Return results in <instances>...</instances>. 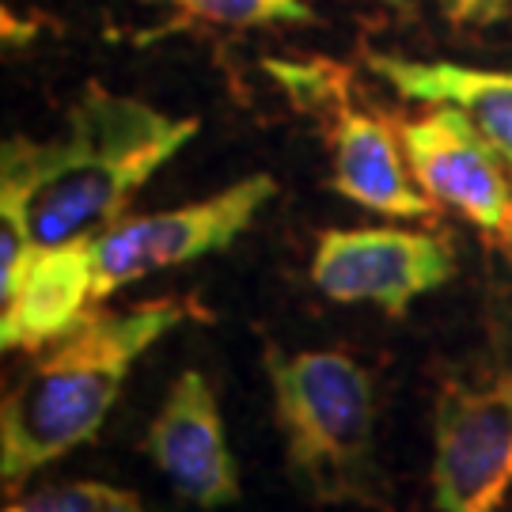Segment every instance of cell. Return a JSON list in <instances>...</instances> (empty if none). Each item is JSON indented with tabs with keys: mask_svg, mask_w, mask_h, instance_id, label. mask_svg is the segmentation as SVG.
I'll list each match as a JSON object with an SVG mask.
<instances>
[{
	"mask_svg": "<svg viewBox=\"0 0 512 512\" xmlns=\"http://www.w3.org/2000/svg\"><path fill=\"white\" fill-rule=\"evenodd\" d=\"M198 129V118L88 84L54 137L4 141L0 205L16 209L38 251L88 243L122 220L137 190Z\"/></svg>",
	"mask_w": 512,
	"mask_h": 512,
	"instance_id": "cell-1",
	"label": "cell"
},
{
	"mask_svg": "<svg viewBox=\"0 0 512 512\" xmlns=\"http://www.w3.org/2000/svg\"><path fill=\"white\" fill-rule=\"evenodd\" d=\"M186 315H194L186 300H152L114 315H92L69 338L42 349L0 406L4 486L12 490L46 463L88 444L118 403L133 361Z\"/></svg>",
	"mask_w": 512,
	"mask_h": 512,
	"instance_id": "cell-2",
	"label": "cell"
},
{
	"mask_svg": "<svg viewBox=\"0 0 512 512\" xmlns=\"http://www.w3.org/2000/svg\"><path fill=\"white\" fill-rule=\"evenodd\" d=\"M285 471L315 505H387L376 467V384L342 349L266 346Z\"/></svg>",
	"mask_w": 512,
	"mask_h": 512,
	"instance_id": "cell-3",
	"label": "cell"
},
{
	"mask_svg": "<svg viewBox=\"0 0 512 512\" xmlns=\"http://www.w3.org/2000/svg\"><path fill=\"white\" fill-rule=\"evenodd\" d=\"M274 194L277 183L270 175H247L202 202L179 205L167 213L122 217L118 224H110L107 232L88 239L95 266V300H107L148 274L228 251Z\"/></svg>",
	"mask_w": 512,
	"mask_h": 512,
	"instance_id": "cell-4",
	"label": "cell"
},
{
	"mask_svg": "<svg viewBox=\"0 0 512 512\" xmlns=\"http://www.w3.org/2000/svg\"><path fill=\"white\" fill-rule=\"evenodd\" d=\"M437 512H497L512 494V368L486 384H448L433 410Z\"/></svg>",
	"mask_w": 512,
	"mask_h": 512,
	"instance_id": "cell-5",
	"label": "cell"
},
{
	"mask_svg": "<svg viewBox=\"0 0 512 512\" xmlns=\"http://www.w3.org/2000/svg\"><path fill=\"white\" fill-rule=\"evenodd\" d=\"M456 277L448 239L410 228H327L311 255V285L334 304L403 315L418 296Z\"/></svg>",
	"mask_w": 512,
	"mask_h": 512,
	"instance_id": "cell-6",
	"label": "cell"
},
{
	"mask_svg": "<svg viewBox=\"0 0 512 512\" xmlns=\"http://www.w3.org/2000/svg\"><path fill=\"white\" fill-rule=\"evenodd\" d=\"M418 186L486 236L512 243V171L456 107H433L399 126Z\"/></svg>",
	"mask_w": 512,
	"mask_h": 512,
	"instance_id": "cell-7",
	"label": "cell"
},
{
	"mask_svg": "<svg viewBox=\"0 0 512 512\" xmlns=\"http://www.w3.org/2000/svg\"><path fill=\"white\" fill-rule=\"evenodd\" d=\"M145 452L186 505L224 509L239 501V463L224 440L213 387L198 368H186L167 387L152 414Z\"/></svg>",
	"mask_w": 512,
	"mask_h": 512,
	"instance_id": "cell-8",
	"label": "cell"
},
{
	"mask_svg": "<svg viewBox=\"0 0 512 512\" xmlns=\"http://www.w3.org/2000/svg\"><path fill=\"white\" fill-rule=\"evenodd\" d=\"M338 88L323 99L330 145V190L349 198L353 205H361V209L384 213V217H433L437 202L414 179L399 126H391L380 114L357 110L342 99Z\"/></svg>",
	"mask_w": 512,
	"mask_h": 512,
	"instance_id": "cell-9",
	"label": "cell"
},
{
	"mask_svg": "<svg viewBox=\"0 0 512 512\" xmlns=\"http://www.w3.org/2000/svg\"><path fill=\"white\" fill-rule=\"evenodd\" d=\"M95 304V266L88 243L38 251L16 296L0 304V346L42 353L88 323Z\"/></svg>",
	"mask_w": 512,
	"mask_h": 512,
	"instance_id": "cell-10",
	"label": "cell"
},
{
	"mask_svg": "<svg viewBox=\"0 0 512 512\" xmlns=\"http://www.w3.org/2000/svg\"><path fill=\"white\" fill-rule=\"evenodd\" d=\"M365 65L410 103L456 107L512 171V69H467L399 54H368Z\"/></svg>",
	"mask_w": 512,
	"mask_h": 512,
	"instance_id": "cell-11",
	"label": "cell"
},
{
	"mask_svg": "<svg viewBox=\"0 0 512 512\" xmlns=\"http://www.w3.org/2000/svg\"><path fill=\"white\" fill-rule=\"evenodd\" d=\"M179 19L228 27V31H258V27H311L319 23L308 0H167Z\"/></svg>",
	"mask_w": 512,
	"mask_h": 512,
	"instance_id": "cell-12",
	"label": "cell"
},
{
	"mask_svg": "<svg viewBox=\"0 0 512 512\" xmlns=\"http://www.w3.org/2000/svg\"><path fill=\"white\" fill-rule=\"evenodd\" d=\"M4 512H145L141 497L122 490V486H107V482H61V486H46L27 497L8 501Z\"/></svg>",
	"mask_w": 512,
	"mask_h": 512,
	"instance_id": "cell-13",
	"label": "cell"
},
{
	"mask_svg": "<svg viewBox=\"0 0 512 512\" xmlns=\"http://www.w3.org/2000/svg\"><path fill=\"white\" fill-rule=\"evenodd\" d=\"M387 4H403V0H387Z\"/></svg>",
	"mask_w": 512,
	"mask_h": 512,
	"instance_id": "cell-14",
	"label": "cell"
}]
</instances>
